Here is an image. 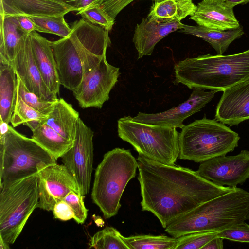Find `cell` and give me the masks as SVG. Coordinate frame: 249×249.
Here are the masks:
<instances>
[{"instance_id": "e0dca14e", "label": "cell", "mask_w": 249, "mask_h": 249, "mask_svg": "<svg viewBox=\"0 0 249 249\" xmlns=\"http://www.w3.org/2000/svg\"><path fill=\"white\" fill-rule=\"evenodd\" d=\"M233 7L222 0H202L190 19L199 26L210 29L220 31L236 29L240 25L235 17Z\"/></svg>"}, {"instance_id": "9a60e30c", "label": "cell", "mask_w": 249, "mask_h": 249, "mask_svg": "<svg viewBox=\"0 0 249 249\" xmlns=\"http://www.w3.org/2000/svg\"><path fill=\"white\" fill-rule=\"evenodd\" d=\"M60 85L74 92L83 79L82 62L70 36L51 41Z\"/></svg>"}, {"instance_id": "6da1fadb", "label": "cell", "mask_w": 249, "mask_h": 249, "mask_svg": "<svg viewBox=\"0 0 249 249\" xmlns=\"http://www.w3.org/2000/svg\"><path fill=\"white\" fill-rule=\"evenodd\" d=\"M137 162L142 209L154 214L164 228L199 205L234 188L217 185L190 169L142 156Z\"/></svg>"}, {"instance_id": "8d00e7d4", "label": "cell", "mask_w": 249, "mask_h": 249, "mask_svg": "<svg viewBox=\"0 0 249 249\" xmlns=\"http://www.w3.org/2000/svg\"><path fill=\"white\" fill-rule=\"evenodd\" d=\"M52 212L54 218L62 221H68L74 217L72 208L64 199L55 203Z\"/></svg>"}, {"instance_id": "4316f807", "label": "cell", "mask_w": 249, "mask_h": 249, "mask_svg": "<svg viewBox=\"0 0 249 249\" xmlns=\"http://www.w3.org/2000/svg\"><path fill=\"white\" fill-rule=\"evenodd\" d=\"M123 237L130 249H175L177 238L165 235H136Z\"/></svg>"}, {"instance_id": "4fadbf2b", "label": "cell", "mask_w": 249, "mask_h": 249, "mask_svg": "<svg viewBox=\"0 0 249 249\" xmlns=\"http://www.w3.org/2000/svg\"><path fill=\"white\" fill-rule=\"evenodd\" d=\"M218 92L206 91L205 89L195 88L189 98L185 102L169 110L157 113L139 112L133 121L148 124L182 128L183 121L193 114L200 111Z\"/></svg>"}, {"instance_id": "ac0fdd59", "label": "cell", "mask_w": 249, "mask_h": 249, "mask_svg": "<svg viewBox=\"0 0 249 249\" xmlns=\"http://www.w3.org/2000/svg\"><path fill=\"white\" fill-rule=\"evenodd\" d=\"M178 21L159 22L142 18L135 27L133 42L138 52V59L151 55L156 45L171 33L182 28Z\"/></svg>"}, {"instance_id": "836d02e7", "label": "cell", "mask_w": 249, "mask_h": 249, "mask_svg": "<svg viewBox=\"0 0 249 249\" xmlns=\"http://www.w3.org/2000/svg\"><path fill=\"white\" fill-rule=\"evenodd\" d=\"M84 197L85 196L71 192L63 199L72 208L74 214L73 219L78 224H83L88 215V210L84 205Z\"/></svg>"}, {"instance_id": "ba28073f", "label": "cell", "mask_w": 249, "mask_h": 249, "mask_svg": "<svg viewBox=\"0 0 249 249\" xmlns=\"http://www.w3.org/2000/svg\"><path fill=\"white\" fill-rule=\"evenodd\" d=\"M0 187L37 173L41 164L56 163L55 159L33 139L9 125L0 137Z\"/></svg>"}, {"instance_id": "5b68a950", "label": "cell", "mask_w": 249, "mask_h": 249, "mask_svg": "<svg viewBox=\"0 0 249 249\" xmlns=\"http://www.w3.org/2000/svg\"><path fill=\"white\" fill-rule=\"evenodd\" d=\"M239 139V134L226 124L204 116L182 128L178 157L201 163L233 151Z\"/></svg>"}, {"instance_id": "603a6c76", "label": "cell", "mask_w": 249, "mask_h": 249, "mask_svg": "<svg viewBox=\"0 0 249 249\" xmlns=\"http://www.w3.org/2000/svg\"><path fill=\"white\" fill-rule=\"evenodd\" d=\"M18 78L12 65L0 61V120L11 123L17 98Z\"/></svg>"}, {"instance_id": "b9f144b4", "label": "cell", "mask_w": 249, "mask_h": 249, "mask_svg": "<svg viewBox=\"0 0 249 249\" xmlns=\"http://www.w3.org/2000/svg\"><path fill=\"white\" fill-rule=\"evenodd\" d=\"M227 4L234 7L238 4H244L249 2V0H222Z\"/></svg>"}, {"instance_id": "bcb514c9", "label": "cell", "mask_w": 249, "mask_h": 249, "mask_svg": "<svg viewBox=\"0 0 249 249\" xmlns=\"http://www.w3.org/2000/svg\"><path fill=\"white\" fill-rule=\"evenodd\" d=\"M247 220H249V212H248V213Z\"/></svg>"}, {"instance_id": "cb8c5ba5", "label": "cell", "mask_w": 249, "mask_h": 249, "mask_svg": "<svg viewBox=\"0 0 249 249\" xmlns=\"http://www.w3.org/2000/svg\"><path fill=\"white\" fill-rule=\"evenodd\" d=\"M179 32L199 37L208 42L216 51L217 54H223L230 45L244 34L243 28L220 31L196 25L184 24Z\"/></svg>"}, {"instance_id": "2e32d148", "label": "cell", "mask_w": 249, "mask_h": 249, "mask_svg": "<svg viewBox=\"0 0 249 249\" xmlns=\"http://www.w3.org/2000/svg\"><path fill=\"white\" fill-rule=\"evenodd\" d=\"M215 119L230 126L249 120V78L223 91Z\"/></svg>"}, {"instance_id": "f6af8a7d", "label": "cell", "mask_w": 249, "mask_h": 249, "mask_svg": "<svg viewBox=\"0 0 249 249\" xmlns=\"http://www.w3.org/2000/svg\"><path fill=\"white\" fill-rule=\"evenodd\" d=\"M152 0V1H154L155 2H156V1H161L164 0Z\"/></svg>"}, {"instance_id": "f1b7e54d", "label": "cell", "mask_w": 249, "mask_h": 249, "mask_svg": "<svg viewBox=\"0 0 249 249\" xmlns=\"http://www.w3.org/2000/svg\"><path fill=\"white\" fill-rule=\"evenodd\" d=\"M27 17L34 23L35 31L38 32L52 34L65 37L71 30L64 15Z\"/></svg>"}, {"instance_id": "7402d4cb", "label": "cell", "mask_w": 249, "mask_h": 249, "mask_svg": "<svg viewBox=\"0 0 249 249\" xmlns=\"http://www.w3.org/2000/svg\"><path fill=\"white\" fill-rule=\"evenodd\" d=\"M79 112L63 98L58 99L51 112L42 121L65 139L74 141Z\"/></svg>"}, {"instance_id": "d4e9b609", "label": "cell", "mask_w": 249, "mask_h": 249, "mask_svg": "<svg viewBox=\"0 0 249 249\" xmlns=\"http://www.w3.org/2000/svg\"><path fill=\"white\" fill-rule=\"evenodd\" d=\"M196 6L192 0H164L152 5L147 18L159 22L178 21L193 15Z\"/></svg>"}, {"instance_id": "e575fe53", "label": "cell", "mask_w": 249, "mask_h": 249, "mask_svg": "<svg viewBox=\"0 0 249 249\" xmlns=\"http://www.w3.org/2000/svg\"><path fill=\"white\" fill-rule=\"evenodd\" d=\"M217 236L239 242L249 243V224L245 222L218 231Z\"/></svg>"}, {"instance_id": "44dd1931", "label": "cell", "mask_w": 249, "mask_h": 249, "mask_svg": "<svg viewBox=\"0 0 249 249\" xmlns=\"http://www.w3.org/2000/svg\"><path fill=\"white\" fill-rule=\"evenodd\" d=\"M23 124L32 131L31 138L56 160L73 146V141L65 139L42 121L27 122Z\"/></svg>"}, {"instance_id": "f35d334b", "label": "cell", "mask_w": 249, "mask_h": 249, "mask_svg": "<svg viewBox=\"0 0 249 249\" xmlns=\"http://www.w3.org/2000/svg\"><path fill=\"white\" fill-rule=\"evenodd\" d=\"M223 239L216 236L204 246L201 249H223L224 248Z\"/></svg>"}, {"instance_id": "5bb4252c", "label": "cell", "mask_w": 249, "mask_h": 249, "mask_svg": "<svg viewBox=\"0 0 249 249\" xmlns=\"http://www.w3.org/2000/svg\"><path fill=\"white\" fill-rule=\"evenodd\" d=\"M15 72L26 88L41 99L55 101L57 94L48 88L34 60L29 34L24 33L16 49L11 63Z\"/></svg>"}, {"instance_id": "52a82bcc", "label": "cell", "mask_w": 249, "mask_h": 249, "mask_svg": "<svg viewBox=\"0 0 249 249\" xmlns=\"http://www.w3.org/2000/svg\"><path fill=\"white\" fill-rule=\"evenodd\" d=\"M0 190V237L12 244L37 208V173L4 184Z\"/></svg>"}, {"instance_id": "3957f363", "label": "cell", "mask_w": 249, "mask_h": 249, "mask_svg": "<svg viewBox=\"0 0 249 249\" xmlns=\"http://www.w3.org/2000/svg\"><path fill=\"white\" fill-rule=\"evenodd\" d=\"M249 211V192L236 187L177 218L165 231L175 238L195 232H218L245 222Z\"/></svg>"}, {"instance_id": "7bdbcfd3", "label": "cell", "mask_w": 249, "mask_h": 249, "mask_svg": "<svg viewBox=\"0 0 249 249\" xmlns=\"http://www.w3.org/2000/svg\"><path fill=\"white\" fill-rule=\"evenodd\" d=\"M9 124L0 120V137L4 136L8 130Z\"/></svg>"}, {"instance_id": "74e56055", "label": "cell", "mask_w": 249, "mask_h": 249, "mask_svg": "<svg viewBox=\"0 0 249 249\" xmlns=\"http://www.w3.org/2000/svg\"><path fill=\"white\" fill-rule=\"evenodd\" d=\"M16 17L18 26L23 33L30 34L35 31V26L30 18L25 16H14Z\"/></svg>"}, {"instance_id": "d6a6232c", "label": "cell", "mask_w": 249, "mask_h": 249, "mask_svg": "<svg viewBox=\"0 0 249 249\" xmlns=\"http://www.w3.org/2000/svg\"><path fill=\"white\" fill-rule=\"evenodd\" d=\"M89 22L98 25L108 32L112 29L115 19L112 18L99 5L87 8L76 13Z\"/></svg>"}, {"instance_id": "1f68e13d", "label": "cell", "mask_w": 249, "mask_h": 249, "mask_svg": "<svg viewBox=\"0 0 249 249\" xmlns=\"http://www.w3.org/2000/svg\"><path fill=\"white\" fill-rule=\"evenodd\" d=\"M217 231H199L187 234L177 238L175 249H200L217 236Z\"/></svg>"}, {"instance_id": "7a4b0ae2", "label": "cell", "mask_w": 249, "mask_h": 249, "mask_svg": "<svg viewBox=\"0 0 249 249\" xmlns=\"http://www.w3.org/2000/svg\"><path fill=\"white\" fill-rule=\"evenodd\" d=\"M174 71L175 84L223 91L249 78V49L233 54L186 58L175 65Z\"/></svg>"}, {"instance_id": "83f0119b", "label": "cell", "mask_w": 249, "mask_h": 249, "mask_svg": "<svg viewBox=\"0 0 249 249\" xmlns=\"http://www.w3.org/2000/svg\"><path fill=\"white\" fill-rule=\"evenodd\" d=\"M89 245L96 249H130L123 235L112 227H106L91 236Z\"/></svg>"}, {"instance_id": "ee69618b", "label": "cell", "mask_w": 249, "mask_h": 249, "mask_svg": "<svg viewBox=\"0 0 249 249\" xmlns=\"http://www.w3.org/2000/svg\"><path fill=\"white\" fill-rule=\"evenodd\" d=\"M9 244L6 242L1 237H0V249H9Z\"/></svg>"}, {"instance_id": "30bf717a", "label": "cell", "mask_w": 249, "mask_h": 249, "mask_svg": "<svg viewBox=\"0 0 249 249\" xmlns=\"http://www.w3.org/2000/svg\"><path fill=\"white\" fill-rule=\"evenodd\" d=\"M119 68L109 64L106 56L84 75L73 95L82 108H101L109 98V93L120 75Z\"/></svg>"}, {"instance_id": "8fae6325", "label": "cell", "mask_w": 249, "mask_h": 249, "mask_svg": "<svg viewBox=\"0 0 249 249\" xmlns=\"http://www.w3.org/2000/svg\"><path fill=\"white\" fill-rule=\"evenodd\" d=\"M37 175L39 196L37 208L52 211L55 203L69 193L82 195L75 178L64 164H41Z\"/></svg>"}, {"instance_id": "60d3db41", "label": "cell", "mask_w": 249, "mask_h": 249, "mask_svg": "<svg viewBox=\"0 0 249 249\" xmlns=\"http://www.w3.org/2000/svg\"><path fill=\"white\" fill-rule=\"evenodd\" d=\"M62 4L71 6L75 9V11H77V7L80 0H53Z\"/></svg>"}, {"instance_id": "ab89813d", "label": "cell", "mask_w": 249, "mask_h": 249, "mask_svg": "<svg viewBox=\"0 0 249 249\" xmlns=\"http://www.w3.org/2000/svg\"><path fill=\"white\" fill-rule=\"evenodd\" d=\"M105 0H80L77 12H80L87 8L95 6H101Z\"/></svg>"}, {"instance_id": "4dcf8cb0", "label": "cell", "mask_w": 249, "mask_h": 249, "mask_svg": "<svg viewBox=\"0 0 249 249\" xmlns=\"http://www.w3.org/2000/svg\"><path fill=\"white\" fill-rule=\"evenodd\" d=\"M18 78L17 93L22 100L29 106L39 112L47 115L52 110L56 102L44 100L36 94L30 92L19 78Z\"/></svg>"}, {"instance_id": "484cf974", "label": "cell", "mask_w": 249, "mask_h": 249, "mask_svg": "<svg viewBox=\"0 0 249 249\" xmlns=\"http://www.w3.org/2000/svg\"><path fill=\"white\" fill-rule=\"evenodd\" d=\"M0 16V61L11 63L24 33L19 29L15 17Z\"/></svg>"}, {"instance_id": "d590c367", "label": "cell", "mask_w": 249, "mask_h": 249, "mask_svg": "<svg viewBox=\"0 0 249 249\" xmlns=\"http://www.w3.org/2000/svg\"><path fill=\"white\" fill-rule=\"evenodd\" d=\"M135 0H105L102 8L113 19L126 6Z\"/></svg>"}, {"instance_id": "7c38bea8", "label": "cell", "mask_w": 249, "mask_h": 249, "mask_svg": "<svg viewBox=\"0 0 249 249\" xmlns=\"http://www.w3.org/2000/svg\"><path fill=\"white\" fill-rule=\"evenodd\" d=\"M196 172L217 185L236 188L249 178V151L208 160L200 163Z\"/></svg>"}, {"instance_id": "8992f818", "label": "cell", "mask_w": 249, "mask_h": 249, "mask_svg": "<svg viewBox=\"0 0 249 249\" xmlns=\"http://www.w3.org/2000/svg\"><path fill=\"white\" fill-rule=\"evenodd\" d=\"M119 137L142 156L167 165H175L179 154L176 128L134 121L124 116L117 121Z\"/></svg>"}, {"instance_id": "277c9868", "label": "cell", "mask_w": 249, "mask_h": 249, "mask_svg": "<svg viewBox=\"0 0 249 249\" xmlns=\"http://www.w3.org/2000/svg\"><path fill=\"white\" fill-rule=\"evenodd\" d=\"M137 168V160L129 150L115 148L104 154L95 170L91 194L104 218L117 214L123 193Z\"/></svg>"}, {"instance_id": "ffe728a7", "label": "cell", "mask_w": 249, "mask_h": 249, "mask_svg": "<svg viewBox=\"0 0 249 249\" xmlns=\"http://www.w3.org/2000/svg\"><path fill=\"white\" fill-rule=\"evenodd\" d=\"M33 56L42 78L53 93L59 94L60 83L51 41L37 31L29 34Z\"/></svg>"}, {"instance_id": "d6986e66", "label": "cell", "mask_w": 249, "mask_h": 249, "mask_svg": "<svg viewBox=\"0 0 249 249\" xmlns=\"http://www.w3.org/2000/svg\"><path fill=\"white\" fill-rule=\"evenodd\" d=\"M72 11L75 9L53 0H0V15L4 17L65 16Z\"/></svg>"}, {"instance_id": "f546056e", "label": "cell", "mask_w": 249, "mask_h": 249, "mask_svg": "<svg viewBox=\"0 0 249 249\" xmlns=\"http://www.w3.org/2000/svg\"><path fill=\"white\" fill-rule=\"evenodd\" d=\"M46 117L47 115L39 112L27 105L17 94L16 106L11 121L14 127L27 122L43 121Z\"/></svg>"}, {"instance_id": "9c48e42d", "label": "cell", "mask_w": 249, "mask_h": 249, "mask_svg": "<svg viewBox=\"0 0 249 249\" xmlns=\"http://www.w3.org/2000/svg\"><path fill=\"white\" fill-rule=\"evenodd\" d=\"M94 132L79 118L73 144L62 157V161L75 178L82 195L90 190L93 170Z\"/></svg>"}]
</instances>
